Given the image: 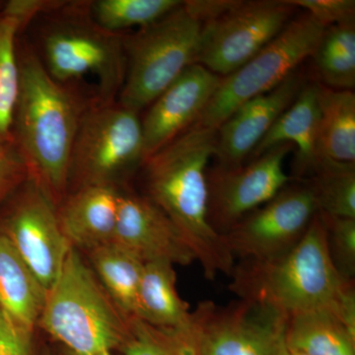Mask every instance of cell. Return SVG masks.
<instances>
[{
  "label": "cell",
  "instance_id": "obj_1",
  "mask_svg": "<svg viewBox=\"0 0 355 355\" xmlns=\"http://www.w3.org/2000/svg\"><path fill=\"white\" fill-rule=\"evenodd\" d=\"M229 291L287 317L328 310L355 333L354 282L343 279L329 252L327 231L315 214L302 239L272 260H242L230 275Z\"/></svg>",
  "mask_w": 355,
  "mask_h": 355
},
{
  "label": "cell",
  "instance_id": "obj_2",
  "mask_svg": "<svg viewBox=\"0 0 355 355\" xmlns=\"http://www.w3.org/2000/svg\"><path fill=\"white\" fill-rule=\"evenodd\" d=\"M217 130L191 125L144 160L146 196L167 214L188 243L205 279L230 277L235 259L209 221L207 169Z\"/></svg>",
  "mask_w": 355,
  "mask_h": 355
},
{
  "label": "cell",
  "instance_id": "obj_3",
  "mask_svg": "<svg viewBox=\"0 0 355 355\" xmlns=\"http://www.w3.org/2000/svg\"><path fill=\"white\" fill-rule=\"evenodd\" d=\"M18 64L14 146L24 161L29 179L55 205L64 200L69 188L70 154L87 108L51 78L31 46L18 51Z\"/></svg>",
  "mask_w": 355,
  "mask_h": 355
},
{
  "label": "cell",
  "instance_id": "obj_4",
  "mask_svg": "<svg viewBox=\"0 0 355 355\" xmlns=\"http://www.w3.org/2000/svg\"><path fill=\"white\" fill-rule=\"evenodd\" d=\"M44 14L36 53L51 78L87 109L114 103L127 72L123 34L96 24L87 2L62 1Z\"/></svg>",
  "mask_w": 355,
  "mask_h": 355
},
{
  "label": "cell",
  "instance_id": "obj_5",
  "mask_svg": "<svg viewBox=\"0 0 355 355\" xmlns=\"http://www.w3.org/2000/svg\"><path fill=\"white\" fill-rule=\"evenodd\" d=\"M38 324L70 355L113 352L128 336V318L73 247L46 293Z\"/></svg>",
  "mask_w": 355,
  "mask_h": 355
},
{
  "label": "cell",
  "instance_id": "obj_6",
  "mask_svg": "<svg viewBox=\"0 0 355 355\" xmlns=\"http://www.w3.org/2000/svg\"><path fill=\"white\" fill-rule=\"evenodd\" d=\"M202 29L183 1L153 24L123 35L127 72L118 104L137 114L150 106L197 62Z\"/></svg>",
  "mask_w": 355,
  "mask_h": 355
},
{
  "label": "cell",
  "instance_id": "obj_7",
  "mask_svg": "<svg viewBox=\"0 0 355 355\" xmlns=\"http://www.w3.org/2000/svg\"><path fill=\"white\" fill-rule=\"evenodd\" d=\"M324 29L309 13L294 17L260 53L222 77L216 94L196 123L217 130L243 104L277 87L306 58L312 57Z\"/></svg>",
  "mask_w": 355,
  "mask_h": 355
},
{
  "label": "cell",
  "instance_id": "obj_8",
  "mask_svg": "<svg viewBox=\"0 0 355 355\" xmlns=\"http://www.w3.org/2000/svg\"><path fill=\"white\" fill-rule=\"evenodd\" d=\"M146 160L139 114L118 103L84 112L70 154L69 184L77 190L91 184H110L141 167ZM118 188V187H116Z\"/></svg>",
  "mask_w": 355,
  "mask_h": 355
},
{
  "label": "cell",
  "instance_id": "obj_9",
  "mask_svg": "<svg viewBox=\"0 0 355 355\" xmlns=\"http://www.w3.org/2000/svg\"><path fill=\"white\" fill-rule=\"evenodd\" d=\"M296 8L291 0H235L227 11L202 24L196 64L229 76L277 38Z\"/></svg>",
  "mask_w": 355,
  "mask_h": 355
},
{
  "label": "cell",
  "instance_id": "obj_10",
  "mask_svg": "<svg viewBox=\"0 0 355 355\" xmlns=\"http://www.w3.org/2000/svg\"><path fill=\"white\" fill-rule=\"evenodd\" d=\"M317 212L309 184L299 181L243 217L221 239L234 259L272 260L298 244Z\"/></svg>",
  "mask_w": 355,
  "mask_h": 355
},
{
  "label": "cell",
  "instance_id": "obj_11",
  "mask_svg": "<svg viewBox=\"0 0 355 355\" xmlns=\"http://www.w3.org/2000/svg\"><path fill=\"white\" fill-rule=\"evenodd\" d=\"M202 355H284L288 317L252 301L220 307L203 301L195 311Z\"/></svg>",
  "mask_w": 355,
  "mask_h": 355
},
{
  "label": "cell",
  "instance_id": "obj_12",
  "mask_svg": "<svg viewBox=\"0 0 355 355\" xmlns=\"http://www.w3.org/2000/svg\"><path fill=\"white\" fill-rule=\"evenodd\" d=\"M289 144L268 149L247 164L207 169L209 221L219 235L275 198L291 181L284 170Z\"/></svg>",
  "mask_w": 355,
  "mask_h": 355
},
{
  "label": "cell",
  "instance_id": "obj_13",
  "mask_svg": "<svg viewBox=\"0 0 355 355\" xmlns=\"http://www.w3.org/2000/svg\"><path fill=\"white\" fill-rule=\"evenodd\" d=\"M30 180V179H29ZM0 218V230L46 291L57 282L71 250L60 227L55 203L30 180Z\"/></svg>",
  "mask_w": 355,
  "mask_h": 355
},
{
  "label": "cell",
  "instance_id": "obj_14",
  "mask_svg": "<svg viewBox=\"0 0 355 355\" xmlns=\"http://www.w3.org/2000/svg\"><path fill=\"white\" fill-rule=\"evenodd\" d=\"M221 80L202 65L193 64L159 96L141 121L146 159L197 123Z\"/></svg>",
  "mask_w": 355,
  "mask_h": 355
},
{
  "label": "cell",
  "instance_id": "obj_15",
  "mask_svg": "<svg viewBox=\"0 0 355 355\" xmlns=\"http://www.w3.org/2000/svg\"><path fill=\"white\" fill-rule=\"evenodd\" d=\"M113 242L144 263L162 261L189 266L196 261L174 222L146 196L121 191Z\"/></svg>",
  "mask_w": 355,
  "mask_h": 355
},
{
  "label": "cell",
  "instance_id": "obj_16",
  "mask_svg": "<svg viewBox=\"0 0 355 355\" xmlns=\"http://www.w3.org/2000/svg\"><path fill=\"white\" fill-rule=\"evenodd\" d=\"M304 85V76L295 70L272 90L257 96L236 110L217 128L216 165L233 168L245 164Z\"/></svg>",
  "mask_w": 355,
  "mask_h": 355
},
{
  "label": "cell",
  "instance_id": "obj_17",
  "mask_svg": "<svg viewBox=\"0 0 355 355\" xmlns=\"http://www.w3.org/2000/svg\"><path fill=\"white\" fill-rule=\"evenodd\" d=\"M121 191L110 184L76 191L58 211L60 227L72 247L89 251L114 241Z\"/></svg>",
  "mask_w": 355,
  "mask_h": 355
},
{
  "label": "cell",
  "instance_id": "obj_18",
  "mask_svg": "<svg viewBox=\"0 0 355 355\" xmlns=\"http://www.w3.org/2000/svg\"><path fill=\"white\" fill-rule=\"evenodd\" d=\"M319 121L317 83H305L296 99L280 114L250 158L253 160L279 144H291L296 147L291 179L304 181L318 157Z\"/></svg>",
  "mask_w": 355,
  "mask_h": 355
},
{
  "label": "cell",
  "instance_id": "obj_19",
  "mask_svg": "<svg viewBox=\"0 0 355 355\" xmlns=\"http://www.w3.org/2000/svg\"><path fill=\"white\" fill-rule=\"evenodd\" d=\"M46 293L12 243L0 230V308L18 323L34 330Z\"/></svg>",
  "mask_w": 355,
  "mask_h": 355
},
{
  "label": "cell",
  "instance_id": "obj_20",
  "mask_svg": "<svg viewBox=\"0 0 355 355\" xmlns=\"http://www.w3.org/2000/svg\"><path fill=\"white\" fill-rule=\"evenodd\" d=\"M174 265L168 261L144 263L135 316L160 328H176L190 323L193 312L177 291Z\"/></svg>",
  "mask_w": 355,
  "mask_h": 355
},
{
  "label": "cell",
  "instance_id": "obj_21",
  "mask_svg": "<svg viewBox=\"0 0 355 355\" xmlns=\"http://www.w3.org/2000/svg\"><path fill=\"white\" fill-rule=\"evenodd\" d=\"M320 110L318 156L355 163V94L317 83Z\"/></svg>",
  "mask_w": 355,
  "mask_h": 355
},
{
  "label": "cell",
  "instance_id": "obj_22",
  "mask_svg": "<svg viewBox=\"0 0 355 355\" xmlns=\"http://www.w3.org/2000/svg\"><path fill=\"white\" fill-rule=\"evenodd\" d=\"M286 343L309 355H355V333L328 310L288 317Z\"/></svg>",
  "mask_w": 355,
  "mask_h": 355
},
{
  "label": "cell",
  "instance_id": "obj_23",
  "mask_svg": "<svg viewBox=\"0 0 355 355\" xmlns=\"http://www.w3.org/2000/svg\"><path fill=\"white\" fill-rule=\"evenodd\" d=\"M90 259L114 304L125 317H135L144 261L114 242L91 250Z\"/></svg>",
  "mask_w": 355,
  "mask_h": 355
},
{
  "label": "cell",
  "instance_id": "obj_24",
  "mask_svg": "<svg viewBox=\"0 0 355 355\" xmlns=\"http://www.w3.org/2000/svg\"><path fill=\"white\" fill-rule=\"evenodd\" d=\"M306 183L324 216L355 218V163L318 156Z\"/></svg>",
  "mask_w": 355,
  "mask_h": 355
},
{
  "label": "cell",
  "instance_id": "obj_25",
  "mask_svg": "<svg viewBox=\"0 0 355 355\" xmlns=\"http://www.w3.org/2000/svg\"><path fill=\"white\" fill-rule=\"evenodd\" d=\"M26 23L0 8V144L14 146L13 121L19 93L18 34Z\"/></svg>",
  "mask_w": 355,
  "mask_h": 355
},
{
  "label": "cell",
  "instance_id": "obj_26",
  "mask_svg": "<svg viewBox=\"0 0 355 355\" xmlns=\"http://www.w3.org/2000/svg\"><path fill=\"white\" fill-rule=\"evenodd\" d=\"M121 349L125 355H202L195 312L190 323L176 328L128 318V336Z\"/></svg>",
  "mask_w": 355,
  "mask_h": 355
},
{
  "label": "cell",
  "instance_id": "obj_27",
  "mask_svg": "<svg viewBox=\"0 0 355 355\" xmlns=\"http://www.w3.org/2000/svg\"><path fill=\"white\" fill-rule=\"evenodd\" d=\"M312 57L323 85L336 90H354L355 22L326 28Z\"/></svg>",
  "mask_w": 355,
  "mask_h": 355
},
{
  "label": "cell",
  "instance_id": "obj_28",
  "mask_svg": "<svg viewBox=\"0 0 355 355\" xmlns=\"http://www.w3.org/2000/svg\"><path fill=\"white\" fill-rule=\"evenodd\" d=\"M178 0H97L87 2L88 12L102 29L116 34L146 27L181 6Z\"/></svg>",
  "mask_w": 355,
  "mask_h": 355
},
{
  "label": "cell",
  "instance_id": "obj_29",
  "mask_svg": "<svg viewBox=\"0 0 355 355\" xmlns=\"http://www.w3.org/2000/svg\"><path fill=\"white\" fill-rule=\"evenodd\" d=\"M318 214L326 227L329 252L336 270L343 279L354 282L355 218Z\"/></svg>",
  "mask_w": 355,
  "mask_h": 355
},
{
  "label": "cell",
  "instance_id": "obj_30",
  "mask_svg": "<svg viewBox=\"0 0 355 355\" xmlns=\"http://www.w3.org/2000/svg\"><path fill=\"white\" fill-rule=\"evenodd\" d=\"M324 27L355 22L354 0H291Z\"/></svg>",
  "mask_w": 355,
  "mask_h": 355
},
{
  "label": "cell",
  "instance_id": "obj_31",
  "mask_svg": "<svg viewBox=\"0 0 355 355\" xmlns=\"http://www.w3.org/2000/svg\"><path fill=\"white\" fill-rule=\"evenodd\" d=\"M27 179L29 173L15 146L0 144V207Z\"/></svg>",
  "mask_w": 355,
  "mask_h": 355
},
{
  "label": "cell",
  "instance_id": "obj_32",
  "mask_svg": "<svg viewBox=\"0 0 355 355\" xmlns=\"http://www.w3.org/2000/svg\"><path fill=\"white\" fill-rule=\"evenodd\" d=\"M33 331L0 308V355H32Z\"/></svg>",
  "mask_w": 355,
  "mask_h": 355
},
{
  "label": "cell",
  "instance_id": "obj_33",
  "mask_svg": "<svg viewBox=\"0 0 355 355\" xmlns=\"http://www.w3.org/2000/svg\"><path fill=\"white\" fill-rule=\"evenodd\" d=\"M284 355H309L307 354H304V352H299V350L291 349L286 347V352H284Z\"/></svg>",
  "mask_w": 355,
  "mask_h": 355
},
{
  "label": "cell",
  "instance_id": "obj_34",
  "mask_svg": "<svg viewBox=\"0 0 355 355\" xmlns=\"http://www.w3.org/2000/svg\"><path fill=\"white\" fill-rule=\"evenodd\" d=\"M70 355V354H69ZM98 355H114L113 352H104V354H98Z\"/></svg>",
  "mask_w": 355,
  "mask_h": 355
},
{
  "label": "cell",
  "instance_id": "obj_35",
  "mask_svg": "<svg viewBox=\"0 0 355 355\" xmlns=\"http://www.w3.org/2000/svg\"><path fill=\"white\" fill-rule=\"evenodd\" d=\"M2 6H3V3H1V2H0V8H1Z\"/></svg>",
  "mask_w": 355,
  "mask_h": 355
}]
</instances>
